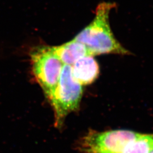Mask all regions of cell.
<instances>
[{
    "instance_id": "1",
    "label": "cell",
    "mask_w": 153,
    "mask_h": 153,
    "mask_svg": "<svg viewBox=\"0 0 153 153\" xmlns=\"http://www.w3.org/2000/svg\"><path fill=\"white\" fill-rule=\"evenodd\" d=\"M115 4L103 2L96 10L95 16L88 26L74 39L84 44L91 56L102 54L127 55L129 52L115 39L109 23L110 11Z\"/></svg>"
},
{
    "instance_id": "2",
    "label": "cell",
    "mask_w": 153,
    "mask_h": 153,
    "mask_svg": "<svg viewBox=\"0 0 153 153\" xmlns=\"http://www.w3.org/2000/svg\"><path fill=\"white\" fill-rule=\"evenodd\" d=\"M82 94V85L73 76L71 66L64 65L59 83L49 98L57 127L62 126L67 115L78 108Z\"/></svg>"
},
{
    "instance_id": "3",
    "label": "cell",
    "mask_w": 153,
    "mask_h": 153,
    "mask_svg": "<svg viewBox=\"0 0 153 153\" xmlns=\"http://www.w3.org/2000/svg\"><path fill=\"white\" fill-rule=\"evenodd\" d=\"M30 56L33 76L49 99L59 83L64 64L52 47L35 48Z\"/></svg>"
},
{
    "instance_id": "4",
    "label": "cell",
    "mask_w": 153,
    "mask_h": 153,
    "mask_svg": "<svg viewBox=\"0 0 153 153\" xmlns=\"http://www.w3.org/2000/svg\"><path fill=\"white\" fill-rule=\"evenodd\" d=\"M140 134L122 129L89 131L82 139L81 149L83 153H121L126 144Z\"/></svg>"
},
{
    "instance_id": "5",
    "label": "cell",
    "mask_w": 153,
    "mask_h": 153,
    "mask_svg": "<svg viewBox=\"0 0 153 153\" xmlns=\"http://www.w3.org/2000/svg\"><path fill=\"white\" fill-rule=\"evenodd\" d=\"M72 74L81 85L92 83L98 78L99 66L92 56H88L76 61L71 66Z\"/></svg>"
},
{
    "instance_id": "6",
    "label": "cell",
    "mask_w": 153,
    "mask_h": 153,
    "mask_svg": "<svg viewBox=\"0 0 153 153\" xmlns=\"http://www.w3.org/2000/svg\"><path fill=\"white\" fill-rule=\"evenodd\" d=\"M52 47L55 54L64 65L72 66L82 57L91 56L86 47L75 39L60 46Z\"/></svg>"
},
{
    "instance_id": "7",
    "label": "cell",
    "mask_w": 153,
    "mask_h": 153,
    "mask_svg": "<svg viewBox=\"0 0 153 153\" xmlns=\"http://www.w3.org/2000/svg\"><path fill=\"white\" fill-rule=\"evenodd\" d=\"M153 148V134L140 135L128 142L121 153H149Z\"/></svg>"
},
{
    "instance_id": "8",
    "label": "cell",
    "mask_w": 153,
    "mask_h": 153,
    "mask_svg": "<svg viewBox=\"0 0 153 153\" xmlns=\"http://www.w3.org/2000/svg\"><path fill=\"white\" fill-rule=\"evenodd\" d=\"M153 153V148L152 149V150L150 152V153Z\"/></svg>"
}]
</instances>
